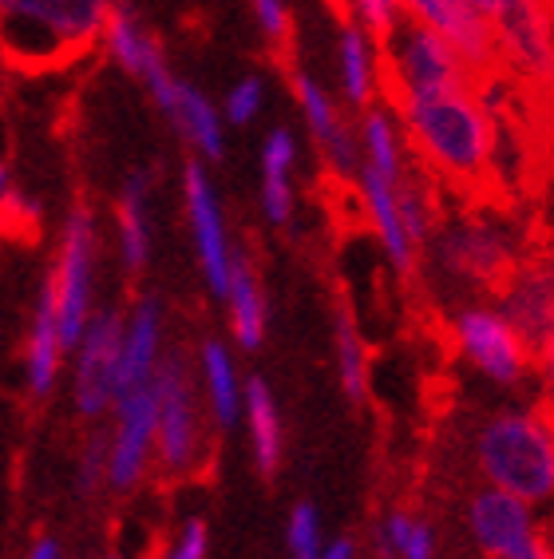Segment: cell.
Returning <instances> with one entry per match:
<instances>
[{
  "label": "cell",
  "instance_id": "obj_1",
  "mask_svg": "<svg viewBox=\"0 0 554 559\" xmlns=\"http://www.w3.org/2000/svg\"><path fill=\"white\" fill-rule=\"evenodd\" d=\"M396 116L405 123L408 147L427 171L451 187H480L499 167V119L475 84L396 92Z\"/></svg>",
  "mask_w": 554,
  "mask_h": 559
},
{
  "label": "cell",
  "instance_id": "obj_2",
  "mask_svg": "<svg viewBox=\"0 0 554 559\" xmlns=\"http://www.w3.org/2000/svg\"><path fill=\"white\" fill-rule=\"evenodd\" d=\"M480 485L503 488L539 512H554V420L543 409H495L468 432Z\"/></svg>",
  "mask_w": 554,
  "mask_h": 559
},
{
  "label": "cell",
  "instance_id": "obj_3",
  "mask_svg": "<svg viewBox=\"0 0 554 559\" xmlns=\"http://www.w3.org/2000/svg\"><path fill=\"white\" fill-rule=\"evenodd\" d=\"M119 0H0L4 60L21 72H48L104 44Z\"/></svg>",
  "mask_w": 554,
  "mask_h": 559
},
{
  "label": "cell",
  "instance_id": "obj_4",
  "mask_svg": "<svg viewBox=\"0 0 554 559\" xmlns=\"http://www.w3.org/2000/svg\"><path fill=\"white\" fill-rule=\"evenodd\" d=\"M424 259L436 286L463 301L483 298L499 290L507 274L522 262L519 230L491 211L456 215L436 226L432 242L424 247Z\"/></svg>",
  "mask_w": 554,
  "mask_h": 559
},
{
  "label": "cell",
  "instance_id": "obj_5",
  "mask_svg": "<svg viewBox=\"0 0 554 559\" xmlns=\"http://www.w3.org/2000/svg\"><path fill=\"white\" fill-rule=\"evenodd\" d=\"M448 337L456 354L495 389H522L534 381V349L511 318L487 298L459 301L448 313Z\"/></svg>",
  "mask_w": 554,
  "mask_h": 559
},
{
  "label": "cell",
  "instance_id": "obj_6",
  "mask_svg": "<svg viewBox=\"0 0 554 559\" xmlns=\"http://www.w3.org/2000/svg\"><path fill=\"white\" fill-rule=\"evenodd\" d=\"M463 527L483 559H554V532L543 512L503 488H475L463 504Z\"/></svg>",
  "mask_w": 554,
  "mask_h": 559
},
{
  "label": "cell",
  "instance_id": "obj_7",
  "mask_svg": "<svg viewBox=\"0 0 554 559\" xmlns=\"http://www.w3.org/2000/svg\"><path fill=\"white\" fill-rule=\"evenodd\" d=\"M96 250H99V230L96 215L87 206H72L60 230V247H56V266L48 274L56 294V310H60V334H64L68 354H72L80 337H84L87 322L96 318Z\"/></svg>",
  "mask_w": 554,
  "mask_h": 559
},
{
  "label": "cell",
  "instance_id": "obj_8",
  "mask_svg": "<svg viewBox=\"0 0 554 559\" xmlns=\"http://www.w3.org/2000/svg\"><path fill=\"white\" fill-rule=\"evenodd\" d=\"M182 206H186V226H191L198 274H203L206 290L226 301L242 254H238V247L230 242L222 203H218V191H214V183H210L206 159H191L182 167Z\"/></svg>",
  "mask_w": 554,
  "mask_h": 559
},
{
  "label": "cell",
  "instance_id": "obj_9",
  "mask_svg": "<svg viewBox=\"0 0 554 559\" xmlns=\"http://www.w3.org/2000/svg\"><path fill=\"white\" fill-rule=\"evenodd\" d=\"M381 44H384V75H388L393 96L396 92H427V87H456L480 80L468 68V60L444 36L424 28V24L405 21Z\"/></svg>",
  "mask_w": 554,
  "mask_h": 559
},
{
  "label": "cell",
  "instance_id": "obj_10",
  "mask_svg": "<svg viewBox=\"0 0 554 559\" xmlns=\"http://www.w3.org/2000/svg\"><path fill=\"white\" fill-rule=\"evenodd\" d=\"M155 397H159V452L155 461L171 476L191 473L203 461L206 429L198 417V389L182 357H167L155 377Z\"/></svg>",
  "mask_w": 554,
  "mask_h": 559
},
{
  "label": "cell",
  "instance_id": "obj_11",
  "mask_svg": "<svg viewBox=\"0 0 554 559\" xmlns=\"http://www.w3.org/2000/svg\"><path fill=\"white\" fill-rule=\"evenodd\" d=\"M123 334H128V318H123V313L96 310V318L87 322L80 345L72 349V357H75L72 401L87 420H99L104 413L116 409Z\"/></svg>",
  "mask_w": 554,
  "mask_h": 559
},
{
  "label": "cell",
  "instance_id": "obj_12",
  "mask_svg": "<svg viewBox=\"0 0 554 559\" xmlns=\"http://www.w3.org/2000/svg\"><path fill=\"white\" fill-rule=\"evenodd\" d=\"M495 44H499V64L539 87L554 84V9L546 0H511L495 16Z\"/></svg>",
  "mask_w": 554,
  "mask_h": 559
},
{
  "label": "cell",
  "instance_id": "obj_13",
  "mask_svg": "<svg viewBox=\"0 0 554 559\" xmlns=\"http://www.w3.org/2000/svg\"><path fill=\"white\" fill-rule=\"evenodd\" d=\"M111 476L107 488L128 492L147 476L150 456L159 452V397L155 385L138 389V393H123L111 409Z\"/></svg>",
  "mask_w": 554,
  "mask_h": 559
},
{
  "label": "cell",
  "instance_id": "obj_14",
  "mask_svg": "<svg viewBox=\"0 0 554 559\" xmlns=\"http://www.w3.org/2000/svg\"><path fill=\"white\" fill-rule=\"evenodd\" d=\"M289 84H293L301 119H305L310 135L317 140L321 155H325V163H329V171L341 175V179H361V171H364L361 128L345 119L341 104L333 99V92L325 84H317L310 72H293L289 75Z\"/></svg>",
  "mask_w": 554,
  "mask_h": 559
},
{
  "label": "cell",
  "instance_id": "obj_15",
  "mask_svg": "<svg viewBox=\"0 0 554 559\" xmlns=\"http://www.w3.org/2000/svg\"><path fill=\"white\" fill-rule=\"evenodd\" d=\"M412 24H424L456 48L475 75H491L499 68V44L495 24L475 0H405Z\"/></svg>",
  "mask_w": 554,
  "mask_h": 559
},
{
  "label": "cell",
  "instance_id": "obj_16",
  "mask_svg": "<svg viewBox=\"0 0 554 559\" xmlns=\"http://www.w3.org/2000/svg\"><path fill=\"white\" fill-rule=\"evenodd\" d=\"M104 48H107V56L123 68V72L135 75V80H143V87L150 92V99H155V108L159 111L179 96L182 80L171 72V64L162 60L155 36L147 33V24L138 21L128 4H119L116 16H111V24H107Z\"/></svg>",
  "mask_w": 554,
  "mask_h": 559
},
{
  "label": "cell",
  "instance_id": "obj_17",
  "mask_svg": "<svg viewBox=\"0 0 554 559\" xmlns=\"http://www.w3.org/2000/svg\"><path fill=\"white\" fill-rule=\"evenodd\" d=\"M495 306L534 349H543L554 337V262L522 259L495 290Z\"/></svg>",
  "mask_w": 554,
  "mask_h": 559
},
{
  "label": "cell",
  "instance_id": "obj_18",
  "mask_svg": "<svg viewBox=\"0 0 554 559\" xmlns=\"http://www.w3.org/2000/svg\"><path fill=\"white\" fill-rule=\"evenodd\" d=\"M64 334H60V310H56L52 282L44 278L40 294H36L33 325H28V342H24V389L28 397L44 401L52 397L56 381H60V366H64Z\"/></svg>",
  "mask_w": 554,
  "mask_h": 559
},
{
  "label": "cell",
  "instance_id": "obj_19",
  "mask_svg": "<svg viewBox=\"0 0 554 559\" xmlns=\"http://www.w3.org/2000/svg\"><path fill=\"white\" fill-rule=\"evenodd\" d=\"M337 80L349 108L369 111L376 104V92L388 80L384 75V44L369 28L345 21L337 33Z\"/></svg>",
  "mask_w": 554,
  "mask_h": 559
},
{
  "label": "cell",
  "instance_id": "obj_20",
  "mask_svg": "<svg viewBox=\"0 0 554 559\" xmlns=\"http://www.w3.org/2000/svg\"><path fill=\"white\" fill-rule=\"evenodd\" d=\"M357 191H361V206H364V218L373 226L376 242H381L384 259L393 262L400 274H412L416 266V242L408 235L405 226V211H400V194H396V183L381 179L376 171L364 167L361 179H357Z\"/></svg>",
  "mask_w": 554,
  "mask_h": 559
},
{
  "label": "cell",
  "instance_id": "obj_21",
  "mask_svg": "<svg viewBox=\"0 0 554 559\" xmlns=\"http://www.w3.org/2000/svg\"><path fill=\"white\" fill-rule=\"evenodd\" d=\"M162 310L155 298H143L128 313V334H123V357H119V397L150 389L162 369Z\"/></svg>",
  "mask_w": 554,
  "mask_h": 559
},
{
  "label": "cell",
  "instance_id": "obj_22",
  "mask_svg": "<svg viewBox=\"0 0 554 559\" xmlns=\"http://www.w3.org/2000/svg\"><path fill=\"white\" fill-rule=\"evenodd\" d=\"M198 377H203V393L206 405H210V417L218 429H234L245 413V381L242 369H238L230 345L210 337V342L198 345Z\"/></svg>",
  "mask_w": 554,
  "mask_h": 559
},
{
  "label": "cell",
  "instance_id": "obj_23",
  "mask_svg": "<svg viewBox=\"0 0 554 559\" xmlns=\"http://www.w3.org/2000/svg\"><path fill=\"white\" fill-rule=\"evenodd\" d=\"M293 171H298V135L289 128H274L262 140V215L274 226H286L298 206Z\"/></svg>",
  "mask_w": 554,
  "mask_h": 559
},
{
  "label": "cell",
  "instance_id": "obj_24",
  "mask_svg": "<svg viewBox=\"0 0 554 559\" xmlns=\"http://www.w3.org/2000/svg\"><path fill=\"white\" fill-rule=\"evenodd\" d=\"M116 235H119V262L128 274H138L150 259V175L135 171L119 191L116 206Z\"/></svg>",
  "mask_w": 554,
  "mask_h": 559
},
{
  "label": "cell",
  "instance_id": "obj_25",
  "mask_svg": "<svg viewBox=\"0 0 554 559\" xmlns=\"http://www.w3.org/2000/svg\"><path fill=\"white\" fill-rule=\"evenodd\" d=\"M162 116L171 119L174 131L191 143L198 159H206V163L222 159V151H226V116H222V108H214L198 87H191L186 80H182L179 96H174V104L162 111Z\"/></svg>",
  "mask_w": 554,
  "mask_h": 559
},
{
  "label": "cell",
  "instance_id": "obj_26",
  "mask_svg": "<svg viewBox=\"0 0 554 559\" xmlns=\"http://www.w3.org/2000/svg\"><path fill=\"white\" fill-rule=\"evenodd\" d=\"M226 310H230V334H234L238 349H245V354L262 349L269 330V301L245 259H238L234 282H230V294H226Z\"/></svg>",
  "mask_w": 554,
  "mask_h": 559
},
{
  "label": "cell",
  "instance_id": "obj_27",
  "mask_svg": "<svg viewBox=\"0 0 554 559\" xmlns=\"http://www.w3.org/2000/svg\"><path fill=\"white\" fill-rule=\"evenodd\" d=\"M245 432H250V449H254V464L266 476L277 473L281 464V413H277L274 389L266 385V377H250L245 381Z\"/></svg>",
  "mask_w": 554,
  "mask_h": 559
},
{
  "label": "cell",
  "instance_id": "obj_28",
  "mask_svg": "<svg viewBox=\"0 0 554 559\" xmlns=\"http://www.w3.org/2000/svg\"><path fill=\"white\" fill-rule=\"evenodd\" d=\"M361 143H364V167L376 171L381 179L388 183H405L408 171H405V123L396 111H384V108H369L361 116Z\"/></svg>",
  "mask_w": 554,
  "mask_h": 559
},
{
  "label": "cell",
  "instance_id": "obj_29",
  "mask_svg": "<svg viewBox=\"0 0 554 559\" xmlns=\"http://www.w3.org/2000/svg\"><path fill=\"white\" fill-rule=\"evenodd\" d=\"M333 342H337V369H341V389L352 401H364L369 393V345L361 337V325L352 313L341 310L333 322Z\"/></svg>",
  "mask_w": 554,
  "mask_h": 559
},
{
  "label": "cell",
  "instance_id": "obj_30",
  "mask_svg": "<svg viewBox=\"0 0 554 559\" xmlns=\"http://www.w3.org/2000/svg\"><path fill=\"white\" fill-rule=\"evenodd\" d=\"M376 548L396 559H436V527L412 512H393L376 532Z\"/></svg>",
  "mask_w": 554,
  "mask_h": 559
},
{
  "label": "cell",
  "instance_id": "obj_31",
  "mask_svg": "<svg viewBox=\"0 0 554 559\" xmlns=\"http://www.w3.org/2000/svg\"><path fill=\"white\" fill-rule=\"evenodd\" d=\"M396 194H400V211H405V226H408V235H412V242L416 247H427L439 226L436 206H432V191L412 183V179H405V183L396 187Z\"/></svg>",
  "mask_w": 554,
  "mask_h": 559
},
{
  "label": "cell",
  "instance_id": "obj_32",
  "mask_svg": "<svg viewBox=\"0 0 554 559\" xmlns=\"http://www.w3.org/2000/svg\"><path fill=\"white\" fill-rule=\"evenodd\" d=\"M345 9H349V21L369 28L376 40H388L408 21L405 0H345Z\"/></svg>",
  "mask_w": 554,
  "mask_h": 559
},
{
  "label": "cell",
  "instance_id": "obj_33",
  "mask_svg": "<svg viewBox=\"0 0 554 559\" xmlns=\"http://www.w3.org/2000/svg\"><path fill=\"white\" fill-rule=\"evenodd\" d=\"M286 551H289V559H321V556H325L321 516H317V508H313V504H298L293 512H289Z\"/></svg>",
  "mask_w": 554,
  "mask_h": 559
},
{
  "label": "cell",
  "instance_id": "obj_34",
  "mask_svg": "<svg viewBox=\"0 0 554 559\" xmlns=\"http://www.w3.org/2000/svg\"><path fill=\"white\" fill-rule=\"evenodd\" d=\"M107 476H111V437H92L75 456V488L96 496L99 488H107Z\"/></svg>",
  "mask_w": 554,
  "mask_h": 559
},
{
  "label": "cell",
  "instance_id": "obj_35",
  "mask_svg": "<svg viewBox=\"0 0 554 559\" xmlns=\"http://www.w3.org/2000/svg\"><path fill=\"white\" fill-rule=\"evenodd\" d=\"M262 104H266V80H257V75H242L222 99V116L226 123H234V128H245V123H254L262 116Z\"/></svg>",
  "mask_w": 554,
  "mask_h": 559
},
{
  "label": "cell",
  "instance_id": "obj_36",
  "mask_svg": "<svg viewBox=\"0 0 554 559\" xmlns=\"http://www.w3.org/2000/svg\"><path fill=\"white\" fill-rule=\"evenodd\" d=\"M159 559H210V527L203 516L182 520Z\"/></svg>",
  "mask_w": 554,
  "mask_h": 559
},
{
  "label": "cell",
  "instance_id": "obj_37",
  "mask_svg": "<svg viewBox=\"0 0 554 559\" xmlns=\"http://www.w3.org/2000/svg\"><path fill=\"white\" fill-rule=\"evenodd\" d=\"M0 206H4V223H9V230H28V226L40 223V206H36V199H28L21 187L12 183L9 167L0 171Z\"/></svg>",
  "mask_w": 554,
  "mask_h": 559
},
{
  "label": "cell",
  "instance_id": "obj_38",
  "mask_svg": "<svg viewBox=\"0 0 554 559\" xmlns=\"http://www.w3.org/2000/svg\"><path fill=\"white\" fill-rule=\"evenodd\" d=\"M257 21V33L266 36L269 44H286L293 33V12H289V0H250Z\"/></svg>",
  "mask_w": 554,
  "mask_h": 559
},
{
  "label": "cell",
  "instance_id": "obj_39",
  "mask_svg": "<svg viewBox=\"0 0 554 559\" xmlns=\"http://www.w3.org/2000/svg\"><path fill=\"white\" fill-rule=\"evenodd\" d=\"M534 389H539V409L554 420V337L534 354Z\"/></svg>",
  "mask_w": 554,
  "mask_h": 559
},
{
  "label": "cell",
  "instance_id": "obj_40",
  "mask_svg": "<svg viewBox=\"0 0 554 559\" xmlns=\"http://www.w3.org/2000/svg\"><path fill=\"white\" fill-rule=\"evenodd\" d=\"M534 131H539V143L554 163V84L539 87V96H534Z\"/></svg>",
  "mask_w": 554,
  "mask_h": 559
},
{
  "label": "cell",
  "instance_id": "obj_41",
  "mask_svg": "<svg viewBox=\"0 0 554 559\" xmlns=\"http://www.w3.org/2000/svg\"><path fill=\"white\" fill-rule=\"evenodd\" d=\"M24 559H64V548H60V539H52V536H36L33 548L24 551Z\"/></svg>",
  "mask_w": 554,
  "mask_h": 559
},
{
  "label": "cell",
  "instance_id": "obj_42",
  "mask_svg": "<svg viewBox=\"0 0 554 559\" xmlns=\"http://www.w3.org/2000/svg\"><path fill=\"white\" fill-rule=\"evenodd\" d=\"M321 559H357V548H352V539H333Z\"/></svg>",
  "mask_w": 554,
  "mask_h": 559
},
{
  "label": "cell",
  "instance_id": "obj_43",
  "mask_svg": "<svg viewBox=\"0 0 554 559\" xmlns=\"http://www.w3.org/2000/svg\"><path fill=\"white\" fill-rule=\"evenodd\" d=\"M475 4H480V9L487 12L491 21H495V16H499V12L507 9V4H511V0H475Z\"/></svg>",
  "mask_w": 554,
  "mask_h": 559
},
{
  "label": "cell",
  "instance_id": "obj_44",
  "mask_svg": "<svg viewBox=\"0 0 554 559\" xmlns=\"http://www.w3.org/2000/svg\"><path fill=\"white\" fill-rule=\"evenodd\" d=\"M376 559H396L393 551H384V548H376Z\"/></svg>",
  "mask_w": 554,
  "mask_h": 559
},
{
  "label": "cell",
  "instance_id": "obj_45",
  "mask_svg": "<svg viewBox=\"0 0 554 559\" xmlns=\"http://www.w3.org/2000/svg\"><path fill=\"white\" fill-rule=\"evenodd\" d=\"M99 559H123V556H99Z\"/></svg>",
  "mask_w": 554,
  "mask_h": 559
},
{
  "label": "cell",
  "instance_id": "obj_46",
  "mask_svg": "<svg viewBox=\"0 0 554 559\" xmlns=\"http://www.w3.org/2000/svg\"><path fill=\"white\" fill-rule=\"evenodd\" d=\"M546 4H551V9H554V0H546Z\"/></svg>",
  "mask_w": 554,
  "mask_h": 559
}]
</instances>
